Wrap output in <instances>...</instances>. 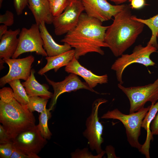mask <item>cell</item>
<instances>
[{
    "mask_svg": "<svg viewBox=\"0 0 158 158\" xmlns=\"http://www.w3.org/2000/svg\"><path fill=\"white\" fill-rule=\"evenodd\" d=\"M108 27L103 26L99 20L83 13L76 27L66 33L60 41L74 48L75 57L77 60L89 53L103 55L104 52L102 48L108 47L105 41Z\"/></svg>",
    "mask_w": 158,
    "mask_h": 158,
    "instance_id": "6da1fadb",
    "label": "cell"
},
{
    "mask_svg": "<svg viewBox=\"0 0 158 158\" xmlns=\"http://www.w3.org/2000/svg\"><path fill=\"white\" fill-rule=\"evenodd\" d=\"M130 8L125 5L114 17L106 31L105 42L116 57L120 56L134 44L144 26L143 23L133 18Z\"/></svg>",
    "mask_w": 158,
    "mask_h": 158,
    "instance_id": "7a4b0ae2",
    "label": "cell"
},
{
    "mask_svg": "<svg viewBox=\"0 0 158 158\" xmlns=\"http://www.w3.org/2000/svg\"><path fill=\"white\" fill-rule=\"evenodd\" d=\"M0 122L13 140L20 133L35 125V119L27 105L14 97L12 89L0 90Z\"/></svg>",
    "mask_w": 158,
    "mask_h": 158,
    "instance_id": "3957f363",
    "label": "cell"
},
{
    "mask_svg": "<svg viewBox=\"0 0 158 158\" xmlns=\"http://www.w3.org/2000/svg\"><path fill=\"white\" fill-rule=\"evenodd\" d=\"M150 107V105L147 107H143L138 111L129 114H123L117 109H115L108 111L101 118L120 121L125 128L127 141L129 144L140 152L142 145L140 143L139 138L142 121Z\"/></svg>",
    "mask_w": 158,
    "mask_h": 158,
    "instance_id": "277c9868",
    "label": "cell"
},
{
    "mask_svg": "<svg viewBox=\"0 0 158 158\" xmlns=\"http://www.w3.org/2000/svg\"><path fill=\"white\" fill-rule=\"evenodd\" d=\"M157 49L152 45L147 43L145 47L139 44L136 46L130 54H122L113 63L111 69L115 71L117 80L122 84V75L125 69L130 65L138 63L144 66H154L155 63L150 58L151 54L156 52Z\"/></svg>",
    "mask_w": 158,
    "mask_h": 158,
    "instance_id": "5b68a950",
    "label": "cell"
},
{
    "mask_svg": "<svg viewBox=\"0 0 158 158\" xmlns=\"http://www.w3.org/2000/svg\"><path fill=\"white\" fill-rule=\"evenodd\" d=\"M118 87L129 100V114L138 111L147 102L155 104L158 101V77L153 83L144 86L126 87L119 83Z\"/></svg>",
    "mask_w": 158,
    "mask_h": 158,
    "instance_id": "8992f818",
    "label": "cell"
},
{
    "mask_svg": "<svg viewBox=\"0 0 158 158\" xmlns=\"http://www.w3.org/2000/svg\"><path fill=\"white\" fill-rule=\"evenodd\" d=\"M107 102L103 98L97 99L94 102L91 114L86 121V128L83 133L91 150L95 151L97 154L103 151L101 145L104 141L102 137L103 126L99 120L98 109L101 104Z\"/></svg>",
    "mask_w": 158,
    "mask_h": 158,
    "instance_id": "52a82bcc",
    "label": "cell"
},
{
    "mask_svg": "<svg viewBox=\"0 0 158 158\" xmlns=\"http://www.w3.org/2000/svg\"><path fill=\"white\" fill-rule=\"evenodd\" d=\"M40 133L38 125L18 134L13 140L15 147L33 158H40L37 154L47 143Z\"/></svg>",
    "mask_w": 158,
    "mask_h": 158,
    "instance_id": "ba28073f",
    "label": "cell"
},
{
    "mask_svg": "<svg viewBox=\"0 0 158 158\" xmlns=\"http://www.w3.org/2000/svg\"><path fill=\"white\" fill-rule=\"evenodd\" d=\"M19 35L18 47L12 58L16 59L22 54L28 52H35L37 55L47 56L43 48L39 25L35 23L32 24L29 29L23 28Z\"/></svg>",
    "mask_w": 158,
    "mask_h": 158,
    "instance_id": "9c48e42d",
    "label": "cell"
},
{
    "mask_svg": "<svg viewBox=\"0 0 158 158\" xmlns=\"http://www.w3.org/2000/svg\"><path fill=\"white\" fill-rule=\"evenodd\" d=\"M84 11L81 0H70L63 12L54 17L52 22L55 34L60 36L73 30L77 25L80 17Z\"/></svg>",
    "mask_w": 158,
    "mask_h": 158,
    "instance_id": "30bf717a",
    "label": "cell"
},
{
    "mask_svg": "<svg viewBox=\"0 0 158 158\" xmlns=\"http://www.w3.org/2000/svg\"><path fill=\"white\" fill-rule=\"evenodd\" d=\"M48 83L52 87L54 90L49 104V108L51 110L56 104L59 97L66 92L75 91L78 90L84 89L97 94H99L93 89L90 88L85 82H82L78 75L73 73L66 76L65 79L60 82H55L49 79L44 75Z\"/></svg>",
    "mask_w": 158,
    "mask_h": 158,
    "instance_id": "8fae6325",
    "label": "cell"
},
{
    "mask_svg": "<svg viewBox=\"0 0 158 158\" xmlns=\"http://www.w3.org/2000/svg\"><path fill=\"white\" fill-rule=\"evenodd\" d=\"M3 60L9 66L8 73L0 79V86L2 87L9 82L16 79L26 80L30 76L31 66L35 58L32 55L21 59H6Z\"/></svg>",
    "mask_w": 158,
    "mask_h": 158,
    "instance_id": "7c38bea8",
    "label": "cell"
},
{
    "mask_svg": "<svg viewBox=\"0 0 158 158\" xmlns=\"http://www.w3.org/2000/svg\"><path fill=\"white\" fill-rule=\"evenodd\" d=\"M84 11L89 16L102 23L110 20L124 7L125 4L112 5L107 0H81Z\"/></svg>",
    "mask_w": 158,
    "mask_h": 158,
    "instance_id": "4fadbf2b",
    "label": "cell"
},
{
    "mask_svg": "<svg viewBox=\"0 0 158 158\" xmlns=\"http://www.w3.org/2000/svg\"><path fill=\"white\" fill-rule=\"evenodd\" d=\"M65 70L68 73H74L82 77L89 86L92 89L99 84H106L108 81L107 74L99 75L94 73L90 70L82 66L75 56L65 66Z\"/></svg>",
    "mask_w": 158,
    "mask_h": 158,
    "instance_id": "5bb4252c",
    "label": "cell"
},
{
    "mask_svg": "<svg viewBox=\"0 0 158 158\" xmlns=\"http://www.w3.org/2000/svg\"><path fill=\"white\" fill-rule=\"evenodd\" d=\"M41 35L43 42V48L47 56L52 57L60 54L71 49L68 44L64 43L60 45L56 43L48 31L44 22L39 25Z\"/></svg>",
    "mask_w": 158,
    "mask_h": 158,
    "instance_id": "9a60e30c",
    "label": "cell"
},
{
    "mask_svg": "<svg viewBox=\"0 0 158 158\" xmlns=\"http://www.w3.org/2000/svg\"><path fill=\"white\" fill-rule=\"evenodd\" d=\"M28 5L37 24L39 25L43 21L48 24L52 23L54 17L48 0H28Z\"/></svg>",
    "mask_w": 158,
    "mask_h": 158,
    "instance_id": "2e32d148",
    "label": "cell"
},
{
    "mask_svg": "<svg viewBox=\"0 0 158 158\" xmlns=\"http://www.w3.org/2000/svg\"><path fill=\"white\" fill-rule=\"evenodd\" d=\"M20 31L19 28L14 30L10 29L0 39V60L12 57L18 47L19 39L17 36Z\"/></svg>",
    "mask_w": 158,
    "mask_h": 158,
    "instance_id": "e0dca14e",
    "label": "cell"
},
{
    "mask_svg": "<svg viewBox=\"0 0 158 158\" xmlns=\"http://www.w3.org/2000/svg\"><path fill=\"white\" fill-rule=\"evenodd\" d=\"M75 56L74 49H71L59 55L52 57L46 56L47 63L38 72V74L43 75L49 71L54 69L56 72L62 67L66 66Z\"/></svg>",
    "mask_w": 158,
    "mask_h": 158,
    "instance_id": "ac0fdd59",
    "label": "cell"
},
{
    "mask_svg": "<svg viewBox=\"0 0 158 158\" xmlns=\"http://www.w3.org/2000/svg\"><path fill=\"white\" fill-rule=\"evenodd\" d=\"M35 72V70L32 69L29 78L22 83L29 97L38 96L48 99L51 98L53 94L48 90L47 87L40 84L36 80Z\"/></svg>",
    "mask_w": 158,
    "mask_h": 158,
    "instance_id": "d6986e66",
    "label": "cell"
},
{
    "mask_svg": "<svg viewBox=\"0 0 158 158\" xmlns=\"http://www.w3.org/2000/svg\"><path fill=\"white\" fill-rule=\"evenodd\" d=\"M158 111V101L155 104H151L150 108L144 118L142 127L147 131L146 140L142 145L141 152L146 157L150 156L149 149L150 141L153 139V135L150 129V125L153 119Z\"/></svg>",
    "mask_w": 158,
    "mask_h": 158,
    "instance_id": "ffe728a7",
    "label": "cell"
},
{
    "mask_svg": "<svg viewBox=\"0 0 158 158\" xmlns=\"http://www.w3.org/2000/svg\"><path fill=\"white\" fill-rule=\"evenodd\" d=\"M11 87L14 97L21 104L27 105L29 102V97L20 79L12 80L8 83Z\"/></svg>",
    "mask_w": 158,
    "mask_h": 158,
    "instance_id": "44dd1931",
    "label": "cell"
},
{
    "mask_svg": "<svg viewBox=\"0 0 158 158\" xmlns=\"http://www.w3.org/2000/svg\"><path fill=\"white\" fill-rule=\"evenodd\" d=\"M133 17L136 20L143 23L150 29L152 31V36L147 43L152 45L158 49V44L157 39L158 33V14L146 19L137 18L134 15H133Z\"/></svg>",
    "mask_w": 158,
    "mask_h": 158,
    "instance_id": "7402d4cb",
    "label": "cell"
},
{
    "mask_svg": "<svg viewBox=\"0 0 158 158\" xmlns=\"http://www.w3.org/2000/svg\"><path fill=\"white\" fill-rule=\"evenodd\" d=\"M51 110L49 108H46L40 113L39 117V123L38 125L40 133L42 136L47 140L50 139L52 135L48 126V120L51 116Z\"/></svg>",
    "mask_w": 158,
    "mask_h": 158,
    "instance_id": "603a6c76",
    "label": "cell"
},
{
    "mask_svg": "<svg viewBox=\"0 0 158 158\" xmlns=\"http://www.w3.org/2000/svg\"><path fill=\"white\" fill-rule=\"evenodd\" d=\"M48 99L38 96L29 97V102L27 106L31 112L37 111L40 113L46 109Z\"/></svg>",
    "mask_w": 158,
    "mask_h": 158,
    "instance_id": "cb8c5ba5",
    "label": "cell"
},
{
    "mask_svg": "<svg viewBox=\"0 0 158 158\" xmlns=\"http://www.w3.org/2000/svg\"><path fill=\"white\" fill-rule=\"evenodd\" d=\"M51 12L54 17L59 16L68 5L70 0H48Z\"/></svg>",
    "mask_w": 158,
    "mask_h": 158,
    "instance_id": "d4e9b609",
    "label": "cell"
},
{
    "mask_svg": "<svg viewBox=\"0 0 158 158\" xmlns=\"http://www.w3.org/2000/svg\"><path fill=\"white\" fill-rule=\"evenodd\" d=\"M105 153L103 150L100 153L94 155L90 152L87 148L80 149H77L71 154L72 158H101Z\"/></svg>",
    "mask_w": 158,
    "mask_h": 158,
    "instance_id": "484cf974",
    "label": "cell"
},
{
    "mask_svg": "<svg viewBox=\"0 0 158 158\" xmlns=\"http://www.w3.org/2000/svg\"><path fill=\"white\" fill-rule=\"evenodd\" d=\"M14 148L12 141L0 144V157L10 158Z\"/></svg>",
    "mask_w": 158,
    "mask_h": 158,
    "instance_id": "4316f807",
    "label": "cell"
},
{
    "mask_svg": "<svg viewBox=\"0 0 158 158\" xmlns=\"http://www.w3.org/2000/svg\"><path fill=\"white\" fill-rule=\"evenodd\" d=\"M14 22V15L11 11L7 10L4 14L0 15V23L7 26L12 25Z\"/></svg>",
    "mask_w": 158,
    "mask_h": 158,
    "instance_id": "83f0119b",
    "label": "cell"
},
{
    "mask_svg": "<svg viewBox=\"0 0 158 158\" xmlns=\"http://www.w3.org/2000/svg\"><path fill=\"white\" fill-rule=\"evenodd\" d=\"M14 6L18 15L23 13L27 5H28V0H13Z\"/></svg>",
    "mask_w": 158,
    "mask_h": 158,
    "instance_id": "f1b7e54d",
    "label": "cell"
},
{
    "mask_svg": "<svg viewBox=\"0 0 158 158\" xmlns=\"http://www.w3.org/2000/svg\"><path fill=\"white\" fill-rule=\"evenodd\" d=\"M10 137L2 125H0V144L12 142Z\"/></svg>",
    "mask_w": 158,
    "mask_h": 158,
    "instance_id": "f546056e",
    "label": "cell"
},
{
    "mask_svg": "<svg viewBox=\"0 0 158 158\" xmlns=\"http://www.w3.org/2000/svg\"><path fill=\"white\" fill-rule=\"evenodd\" d=\"M10 158H33L30 155L26 154L14 146V150Z\"/></svg>",
    "mask_w": 158,
    "mask_h": 158,
    "instance_id": "4dcf8cb0",
    "label": "cell"
},
{
    "mask_svg": "<svg viewBox=\"0 0 158 158\" xmlns=\"http://www.w3.org/2000/svg\"><path fill=\"white\" fill-rule=\"evenodd\" d=\"M150 129L152 135H158V111L152 121Z\"/></svg>",
    "mask_w": 158,
    "mask_h": 158,
    "instance_id": "1f68e13d",
    "label": "cell"
},
{
    "mask_svg": "<svg viewBox=\"0 0 158 158\" xmlns=\"http://www.w3.org/2000/svg\"><path fill=\"white\" fill-rule=\"evenodd\" d=\"M130 6L133 8L139 9L142 8L145 4V0H130Z\"/></svg>",
    "mask_w": 158,
    "mask_h": 158,
    "instance_id": "d6a6232c",
    "label": "cell"
},
{
    "mask_svg": "<svg viewBox=\"0 0 158 158\" xmlns=\"http://www.w3.org/2000/svg\"><path fill=\"white\" fill-rule=\"evenodd\" d=\"M105 153L107 154V157L108 158H117L115 154L114 148L112 145H109L106 146L105 151Z\"/></svg>",
    "mask_w": 158,
    "mask_h": 158,
    "instance_id": "836d02e7",
    "label": "cell"
},
{
    "mask_svg": "<svg viewBox=\"0 0 158 158\" xmlns=\"http://www.w3.org/2000/svg\"><path fill=\"white\" fill-rule=\"evenodd\" d=\"M8 30L7 26L4 24L1 25L0 26V39L2 36L5 34Z\"/></svg>",
    "mask_w": 158,
    "mask_h": 158,
    "instance_id": "e575fe53",
    "label": "cell"
},
{
    "mask_svg": "<svg viewBox=\"0 0 158 158\" xmlns=\"http://www.w3.org/2000/svg\"><path fill=\"white\" fill-rule=\"evenodd\" d=\"M115 3L116 5H118L123 4L129 0H107Z\"/></svg>",
    "mask_w": 158,
    "mask_h": 158,
    "instance_id": "d590c367",
    "label": "cell"
},
{
    "mask_svg": "<svg viewBox=\"0 0 158 158\" xmlns=\"http://www.w3.org/2000/svg\"><path fill=\"white\" fill-rule=\"evenodd\" d=\"M3 0H0V8H1Z\"/></svg>",
    "mask_w": 158,
    "mask_h": 158,
    "instance_id": "8d00e7d4",
    "label": "cell"
},
{
    "mask_svg": "<svg viewBox=\"0 0 158 158\" xmlns=\"http://www.w3.org/2000/svg\"><path fill=\"white\" fill-rule=\"evenodd\" d=\"M157 37H158V33H157Z\"/></svg>",
    "mask_w": 158,
    "mask_h": 158,
    "instance_id": "74e56055",
    "label": "cell"
},
{
    "mask_svg": "<svg viewBox=\"0 0 158 158\" xmlns=\"http://www.w3.org/2000/svg\"></svg>",
    "mask_w": 158,
    "mask_h": 158,
    "instance_id": "f35d334b",
    "label": "cell"
}]
</instances>
